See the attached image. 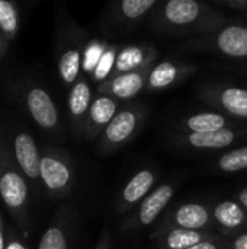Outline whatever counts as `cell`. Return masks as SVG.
I'll return each instance as SVG.
<instances>
[{"label": "cell", "mask_w": 247, "mask_h": 249, "mask_svg": "<svg viewBox=\"0 0 247 249\" xmlns=\"http://www.w3.org/2000/svg\"><path fill=\"white\" fill-rule=\"evenodd\" d=\"M210 210L198 203L179 206L169 217V228H182L189 231H202L210 225Z\"/></svg>", "instance_id": "17"}, {"label": "cell", "mask_w": 247, "mask_h": 249, "mask_svg": "<svg viewBox=\"0 0 247 249\" xmlns=\"http://www.w3.org/2000/svg\"><path fill=\"white\" fill-rule=\"evenodd\" d=\"M41 185L52 200L67 197L76 182V169L71 156L64 149L45 147L41 152Z\"/></svg>", "instance_id": "3"}, {"label": "cell", "mask_w": 247, "mask_h": 249, "mask_svg": "<svg viewBox=\"0 0 247 249\" xmlns=\"http://www.w3.org/2000/svg\"><path fill=\"white\" fill-rule=\"evenodd\" d=\"M175 188L172 184H163L154 188L137 209L135 217L128 225L130 228H146L156 222L159 214L166 209L169 201L173 198Z\"/></svg>", "instance_id": "11"}, {"label": "cell", "mask_w": 247, "mask_h": 249, "mask_svg": "<svg viewBox=\"0 0 247 249\" xmlns=\"http://www.w3.org/2000/svg\"><path fill=\"white\" fill-rule=\"evenodd\" d=\"M1 140V162H0V200L19 225L22 232L29 229V182L15 165L4 139Z\"/></svg>", "instance_id": "2"}, {"label": "cell", "mask_w": 247, "mask_h": 249, "mask_svg": "<svg viewBox=\"0 0 247 249\" xmlns=\"http://www.w3.org/2000/svg\"><path fill=\"white\" fill-rule=\"evenodd\" d=\"M220 4L227 6L229 9H234V10H246L247 12V0H223L218 1Z\"/></svg>", "instance_id": "29"}, {"label": "cell", "mask_w": 247, "mask_h": 249, "mask_svg": "<svg viewBox=\"0 0 247 249\" xmlns=\"http://www.w3.org/2000/svg\"><path fill=\"white\" fill-rule=\"evenodd\" d=\"M156 182V172L153 169L138 171L124 187L119 198V212L124 213L137 203L143 201L151 191Z\"/></svg>", "instance_id": "16"}, {"label": "cell", "mask_w": 247, "mask_h": 249, "mask_svg": "<svg viewBox=\"0 0 247 249\" xmlns=\"http://www.w3.org/2000/svg\"><path fill=\"white\" fill-rule=\"evenodd\" d=\"M93 102V93L89 80L82 74L77 82L70 88L68 93V115L70 124L76 136L83 137L86 120L89 115L90 105Z\"/></svg>", "instance_id": "9"}, {"label": "cell", "mask_w": 247, "mask_h": 249, "mask_svg": "<svg viewBox=\"0 0 247 249\" xmlns=\"http://www.w3.org/2000/svg\"><path fill=\"white\" fill-rule=\"evenodd\" d=\"M6 241H7V228L4 225V219L0 212V249L6 248Z\"/></svg>", "instance_id": "32"}, {"label": "cell", "mask_w": 247, "mask_h": 249, "mask_svg": "<svg viewBox=\"0 0 247 249\" xmlns=\"http://www.w3.org/2000/svg\"><path fill=\"white\" fill-rule=\"evenodd\" d=\"M159 4L157 0H122L115 4L114 18L118 20L116 25H138Z\"/></svg>", "instance_id": "19"}, {"label": "cell", "mask_w": 247, "mask_h": 249, "mask_svg": "<svg viewBox=\"0 0 247 249\" xmlns=\"http://www.w3.org/2000/svg\"><path fill=\"white\" fill-rule=\"evenodd\" d=\"M189 249H226V247H224V244L218 242V241L214 238V239H211V241L202 242V244L195 245V247H192V248Z\"/></svg>", "instance_id": "30"}, {"label": "cell", "mask_w": 247, "mask_h": 249, "mask_svg": "<svg viewBox=\"0 0 247 249\" xmlns=\"http://www.w3.org/2000/svg\"><path fill=\"white\" fill-rule=\"evenodd\" d=\"M153 19L154 29L167 34H205L223 28L224 15L197 0H169L159 4Z\"/></svg>", "instance_id": "1"}, {"label": "cell", "mask_w": 247, "mask_h": 249, "mask_svg": "<svg viewBox=\"0 0 247 249\" xmlns=\"http://www.w3.org/2000/svg\"><path fill=\"white\" fill-rule=\"evenodd\" d=\"M195 70L197 67L192 64L181 63V61H162L151 67L148 73L146 90L157 92V90L167 89L186 79Z\"/></svg>", "instance_id": "12"}, {"label": "cell", "mask_w": 247, "mask_h": 249, "mask_svg": "<svg viewBox=\"0 0 247 249\" xmlns=\"http://www.w3.org/2000/svg\"><path fill=\"white\" fill-rule=\"evenodd\" d=\"M144 109L141 107H127L119 109L109 125L99 136V149L103 153H111L127 144L140 130L144 120Z\"/></svg>", "instance_id": "7"}, {"label": "cell", "mask_w": 247, "mask_h": 249, "mask_svg": "<svg viewBox=\"0 0 247 249\" xmlns=\"http://www.w3.org/2000/svg\"><path fill=\"white\" fill-rule=\"evenodd\" d=\"M20 29V10L15 1L0 0V32L12 42Z\"/></svg>", "instance_id": "24"}, {"label": "cell", "mask_w": 247, "mask_h": 249, "mask_svg": "<svg viewBox=\"0 0 247 249\" xmlns=\"http://www.w3.org/2000/svg\"><path fill=\"white\" fill-rule=\"evenodd\" d=\"M214 219L227 231H239L247 225V214L245 207L236 201H221L214 209Z\"/></svg>", "instance_id": "22"}, {"label": "cell", "mask_w": 247, "mask_h": 249, "mask_svg": "<svg viewBox=\"0 0 247 249\" xmlns=\"http://www.w3.org/2000/svg\"><path fill=\"white\" fill-rule=\"evenodd\" d=\"M213 47L226 57L247 58V26L227 25L214 34Z\"/></svg>", "instance_id": "15"}, {"label": "cell", "mask_w": 247, "mask_h": 249, "mask_svg": "<svg viewBox=\"0 0 247 249\" xmlns=\"http://www.w3.org/2000/svg\"><path fill=\"white\" fill-rule=\"evenodd\" d=\"M13 96L38 128L47 133H57L60 130L57 104L44 88L35 83H17L13 88Z\"/></svg>", "instance_id": "4"}, {"label": "cell", "mask_w": 247, "mask_h": 249, "mask_svg": "<svg viewBox=\"0 0 247 249\" xmlns=\"http://www.w3.org/2000/svg\"><path fill=\"white\" fill-rule=\"evenodd\" d=\"M95 249H111V236L108 229H105L100 235V239L98 242V245L95 247Z\"/></svg>", "instance_id": "31"}, {"label": "cell", "mask_w": 247, "mask_h": 249, "mask_svg": "<svg viewBox=\"0 0 247 249\" xmlns=\"http://www.w3.org/2000/svg\"><path fill=\"white\" fill-rule=\"evenodd\" d=\"M215 102L230 115L247 120V89L237 86L220 88L214 93Z\"/></svg>", "instance_id": "21"}, {"label": "cell", "mask_w": 247, "mask_h": 249, "mask_svg": "<svg viewBox=\"0 0 247 249\" xmlns=\"http://www.w3.org/2000/svg\"><path fill=\"white\" fill-rule=\"evenodd\" d=\"M118 112L119 104L116 99L106 95H98L96 98H93L83 137L87 140H93L95 137L100 136Z\"/></svg>", "instance_id": "13"}, {"label": "cell", "mask_w": 247, "mask_h": 249, "mask_svg": "<svg viewBox=\"0 0 247 249\" xmlns=\"http://www.w3.org/2000/svg\"><path fill=\"white\" fill-rule=\"evenodd\" d=\"M217 165L223 172H239L247 169V146L224 153Z\"/></svg>", "instance_id": "25"}, {"label": "cell", "mask_w": 247, "mask_h": 249, "mask_svg": "<svg viewBox=\"0 0 247 249\" xmlns=\"http://www.w3.org/2000/svg\"><path fill=\"white\" fill-rule=\"evenodd\" d=\"M156 58H157V50L153 45H147V44L125 45L116 54L111 77L125 73H132V71L148 70L153 67Z\"/></svg>", "instance_id": "8"}, {"label": "cell", "mask_w": 247, "mask_h": 249, "mask_svg": "<svg viewBox=\"0 0 247 249\" xmlns=\"http://www.w3.org/2000/svg\"><path fill=\"white\" fill-rule=\"evenodd\" d=\"M1 136L17 169L23 174L29 185L38 188L41 184V150L38 149L32 134L23 130L22 127L15 125L6 128Z\"/></svg>", "instance_id": "6"}, {"label": "cell", "mask_w": 247, "mask_h": 249, "mask_svg": "<svg viewBox=\"0 0 247 249\" xmlns=\"http://www.w3.org/2000/svg\"><path fill=\"white\" fill-rule=\"evenodd\" d=\"M0 162H1V140H0Z\"/></svg>", "instance_id": "36"}, {"label": "cell", "mask_w": 247, "mask_h": 249, "mask_svg": "<svg viewBox=\"0 0 247 249\" xmlns=\"http://www.w3.org/2000/svg\"><path fill=\"white\" fill-rule=\"evenodd\" d=\"M150 70L151 69L111 77L103 83L98 85V92L111 96L114 99H122V101L131 99L137 96L143 89H146Z\"/></svg>", "instance_id": "10"}, {"label": "cell", "mask_w": 247, "mask_h": 249, "mask_svg": "<svg viewBox=\"0 0 247 249\" xmlns=\"http://www.w3.org/2000/svg\"><path fill=\"white\" fill-rule=\"evenodd\" d=\"M239 203L245 207V209H247V187L246 188H243L240 193H239Z\"/></svg>", "instance_id": "35"}, {"label": "cell", "mask_w": 247, "mask_h": 249, "mask_svg": "<svg viewBox=\"0 0 247 249\" xmlns=\"http://www.w3.org/2000/svg\"><path fill=\"white\" fill-rule=\"evenodd\" d=\"M9 41L3 36V34L0 32V60L3 58V55L6 54V51H7V48H9Z\"/></svg>", "instance_id": "34"}, {"label": "cell", "mask_w": 247, "mask_h": 249, "mask_svg": "<svg viewBox=\"0 0 247 249\" xmlns=\"http://www.w3.org/2000/svg\"><path fill=\"white\" fill-rule=\"evenodd\" d=\"M157 239H159V247L162 249H189L202 242L214 239V236L204 231L169 228L165 232H162Z\"/></svg>", "instance_id": "18"}, {"label": "cell", "mask_w": 247, "mask_h": 249, "mask_svg": "<svg viewBox=\"0 0 247 249\" xmlns=\"http://www.w3.org/2000/svg\"><path fill=\"white\" fill-rule=\"evenodd\" d=\"M86 44L82 39V31L71 23L58 25L57 31V69L61 82L73 86L82 76L83 54Z\"/></svg>", "instance_id": "5"}, {"label": "cell", "mask_w": 247, "mask_h": 249, "mask_svg": "<svg viewBox=\"0 0 247 249\" xmlns=\"http://www.w3.org/2000/svg\"><path fill=\"white\" fill-rule=\"evenodd\" d=\"M233 249H247V232L246 233H242L239 235L234 242H233Z\"/></svg>", "instance_id": "33"}, {"label": "cell", "mask_w": 247, "mask_h": 249, "mask_svg": "<svg viewBox=\"0 0 247 249\" xmlns=\"http://www.w3.org/2000/svg\"><path fill=\"white\" fill-rule=\"evenodd\" d=\"M106 50H108V45L102 41H90L89 44H86L84 54H83V70L92 74L98 63L106 53Z\"/></svg>", "instance_id": "27"}, {"label": "cell", "mask_w": 247, "mask_h": 249, "mask_svg": "<svg viewBox=\"0 0 247 249\" xmlns=\"http://www.w3.org/2000/svg\"><path fill=\"white\" fill-rule=\"evenodd\" d=\"M4 249H29L26 244L22 241V238L15 232L12 228L7 229V241H6V248Z\"/></svg>", "instance_id": "28"}, {"label": "cell", "mask_w": 247, "mask_h": 249, "mask_svg": "<svg viewBox=\"0 0 247 249\" xmlns=\"http://www.w3.org/2000/svg\"><path fill=\"white\" fill-rule=\"evenodd\" d=\"M237 139V133L224 128L220 131H213V133H189L183 137V143L194 147V149H201V150H217V149H224L234 143Z\"/></svg>", "instance_id": "20"}, {"label": "cell", "mask_w": 247, "mask_h": 249, "mask_svg": "<svg viewBox=\"0 0 247 249\" xmlns=\"http://www.w3.org/2000/svg\"><path fill=\"white\" fill-rule=\"evenodd\" d=\"M118 51H119V50L116 48V45L108 47L106 53L103 54V57H102L100 61L98 63L96 69H95L93 73L90 74L92 79H93V82H96L98 85H100V83H103L105 80H108V79L111 77Z\"/></svg>", "instance_id": "26"}, {"label": "cell", "mask_w": 247, "mask_h": 249, "mask_svg": "<svg viewBox=\"0 0 247 249\" xmlns=\"http://www.w3.org/2000/svg\"><path fill=\"white\" fill-rule=\"evenodd\" d=\"M182 127L189 133H213L227 128V118L217 112H199L188 117Z\"/></svg>", "instance_id": "23"}, {"label": "cell", "mask_w": 247, "mask_h": 249, "mask_svg": "<svg viewBox=\"0 0 247 249\" xmlns=\"http://www.w3.org/2000/svg\"><path fill=\"white\" fill-rule=\"evenodd\" d=\"M73 233V209L64 206L60 209L52 223L45 229L39 239L38 249H70Z\"/></svg>", "instance_id": "14"}]
</instances>
